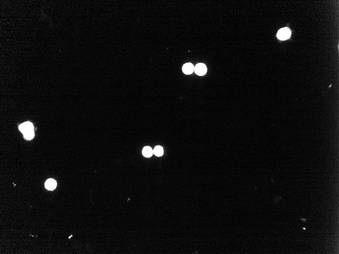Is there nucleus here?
I'll use <instances>...</instances> for the list:
<instances>
[{"mask_svg": "<svg viewBox=\"0 0 339 254\" xmlns=\"http://www.w3.org/2000/svg\"><path fill=\"white\" fill-rule=\"evenodd\" d=\"M56 185H57L56 182L54 180L52 179V178H50L46 180V182H45V188L47 190H50V191L55 189V188L56 187Z\"/></svg>", "mask_w": 339, "mask_h": 254, "instance_id": "5", "label": "nucleus"}, {"mask_svg": "<svg viewBox=\"0 0 339 254\" xmlns=\"http://www.w3.org/2000/svg\"><path fill=\"white\" fill-rule=\"evenodd\" d=\"M194 70V66L191 63H187L183 66L182 67V71L183 73L186 75L192 73Z\"/></svg>", "mask_w": 339, "mask_h": 254, "instance_id": "4", "label": "nucleus"}, {"mask_svg": "<svg viewBox=\"0 0 339 254\" xmlns=\"http://www.w3.org/2000/svg\"><path fill=\"white\" fill-rule=\"evenodd\" d=\"M194 71L199 76H203L207 72V67L203 64H199L194 67Z\"/></svg>", "mask_w": 339, "mask_h": 254, "instance_id": "3", "label": "nucleus"}, {"mask_svg": "<svg viewBox=\"0 0 339 254\" xmlns=\"http://www.w3.org/2000/svg\"><path fill=\"white\" fill-rule=\"evenodd\" d=\"M301 221H303V222H306V221H307V219H306L301 218Z\"/></svg>", "mask_w": 339, "mask_h": 254, "instance_id": "10", "label": "nucleus"}, {"mask_svg": "<svg viewBox=\"0 0 339 254\" xmlns=\"http://www.w3.org/2000/svg\"><path fill=\"white\" fill-rule=\"evenodd\" d=\"M142 154L145 157H150L153 154V150L150 147H145L143 148Z\"/></svg>", "mask_w": 339, "mask_h": 254, "instance_id": "6", "label": "nucleus"}, {"mask_svg": "<svg viewBox=\"0 0 339 254\" xmlns=\"http://www.w3.org/2000/svg\"><path fill=\"white\" fill-rule=\"evenodd\" d=\"M19 129L22 134H24L27 132L33 130V124L29 122L23 123L19 126Z\"/></svg>", "mask_w": 339, "mask_h": 254, "instance_id": "2", "label": "nucleus"}, {"mask_svg": "<svg viewBox=\"0 0 339 254\" xmlns=\"http://www.w3.org/2000/svg\"><path fill=\"white\" fill-rule=\"evenodd\" d=\"M281 199H282V197H280V196H276L274 199L275 203L276 204H277V203L280 201Z\"/></svg>", "mask_w": 339, "mask_h": 254, "instance_id": "9", "label": "nucleus"}, {"mask_svg": "<svg viewBox=\"0 0 339 254\" xmlns=\"http://www.w3.org/2000/svg\"><path fill=\"white\" fill-rule=\"evenodd\" d=\"M153 154L157 156H161L163 154V150L162 147L157 146L153 150Z\"/></svg>", "mask_w": 339, "mask_h": 254, "instance_id": "7", "label": "nucleus"}, {"mask_svg": "<svg viewBox=\"0 0 339 254\" xmlns=\"http://www.w3.org/2000/svg\"><path fill=\"white\" fill-rule=\"evenodd\" d=\"M34 135H35V134H34L33 130H31V131H29V132H27L26 133L23 134L24 138L25 139L28 140H31L32 138H33Z\"/></svg>", "mask_w": 339, "mask_h": 254, "instance_id": "8", "label": "nucleus"}, {"mask_svg": "<svg viewBox=\"0 0 339 254\" xmlns=\"http://www.w3.org/2000/svg\"><path fill=\"white\" fill-rule=\"evenodd\" d=\"M290 30L285 27L279 30L277 33V38L281 40H285L290 37Z\"/></svg>", "mask_w": 339, "mask_h": 254, "instance_id": "1", "label": "nucleus"}]
</instances>
